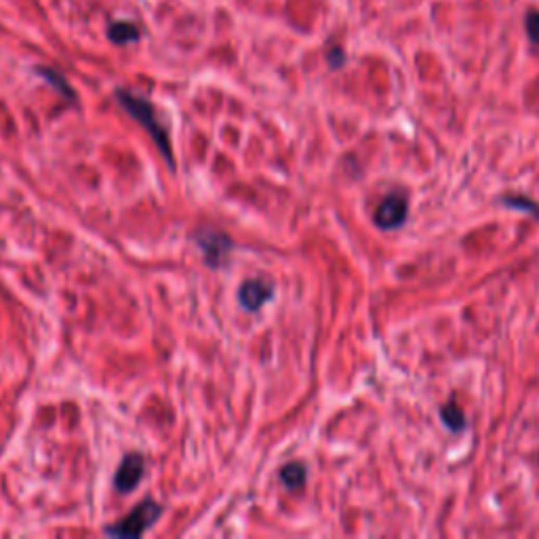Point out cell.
Returning a JSON list of instances; mask_svg holds the SVG:
<instances>
[{"instance_id":"cell-1","label":"cell","mask_w":539,"mask_h":539,"mask_svg":"<svg viewBox=\"0 0 539 539\" xmlns=\"http://www.w3.org/2000/svg\"><path fill=\"white\" fill-rule=\"evenodd\" d=\"M116 99L120 102V106H122L129 114L133 116L139 124H144V127H146V131L152 135V139L156 142V146L160 148V154L167 158V162H171V146H169V137H167L164 129H162V127L158 124V120H156L154 108H152L146 99L135 97L133 93H129V91H124V89H118V91H116Z\"/></svg>"},{"instance_id":"cell-2","label":"cell","mask_w":539,"mask_h":539,"mask_svg":"<svg viewBox=\"0 0 539 539\" xmlns=\"http://www.w3.org/2000/svg\"><path fill=\"white\" fill-rule=\"evenodd\" d=\"M160 512L162 510H160V505L156 501H142L127 518L116 523L114 527H108L106 533L112 535V538H139L154 525L156 518L160 516Z\"/></svg>"},{"instance_id":"cell-3","label":"cell","mask_w":539,"mask_h":539,"mask_svg":"<svg viewBox=\"0 0 539 539\" xmlns=\"http://www.w3.org/2000/svg\"><path fill=\"white\" fill-rule=\"evenodd\" d=\"M407 215H409L407 196L396 190V192L387 194L384 200H382V204L377 207V211H375V224L382 230H394V228H400L407 222Z\"/></svg>"},{"instance_id":"cell-4","label":"cell","mask_w":539,"mask_h":539,"mask_svg":"<svg viewBox=\"0 0 539 539\" xmlns=\"http://www.w3.org/2000/svg\"><path fill=\"white\" fill-rule=\"evenodd\" d=\"M196 240L204 253V262L213 268H222L226 262H228V255H230L232 242L230 238L226 234H219V232H198L196 234Z\"/></svg>"},{"instance_id":"cell-5","label":"cell","mask_w":539,"mask_h":539,"mask_svg":"<svg viewBox=\"0 0 539 539\" xmlns=\"http://www.w3.org/2000/svg\"><path fill=\"white\" fill-rule=\"evenodd\" d=\"M144 468H146V462H144V458H142L139 453L127 455V458L122 460V463H120L118 472H116V489H118V491H131V489H135L137 483H139L142 476H144Z\"/></svg>"},{"instance_id":"cell-6","label":"cell","mask_w":539,"mask_h":539,"mask_svg":"<svg viewBox=\"0 0 539 539\" xmlns=\"http://www.w3.org/2000/svg\"><path fill=\"white\" fill-rule=\"evenodd\" d=\"M238 297H240V304L244 306V310L255 312V310L262 308L272 297V289H270L266 282H262V280H247L240 287Z\"/></svg>"},{"instance_id":"cell-7","label":"cell","mask_w":539,"mask_h":539,"mask_svg":"<svg viewBox=\"0 0 539 539\" xmlns=\"http://www.w3.org/2000/svg\"><path fill=\"white\" fill-rule=\"evenodd\" d=\"M108 36L114 40L116 44H124V42H135L142 36V32L131 21H114L108 30Z\"/></svg>"},{"instance_id":"cell-8","label":"cell","mask_w":539,"mask_h":539,"mask_svg":"<svg viewBox=\"0 0 539 539\" xmlns=\"http://www.w3.org/2000/svg\"><path fill=\"white\" fill-rule=\"evenodd\" d=\"M280 480L289 487V489H300L306 483V468L300 462L287 463L280 470Z\"/></svg>"},{"instance_id":"cell-9","label":"cell","mask_w":539,"mask_h":539,"mask_svg":"<svg viewBox=\"0 0 539 539\" xmlns=\"http://www.w3.org/2000/svg\"><path fill=\"white\" fill-rule=\"evenodd\" d=\"M440 417H442L445 425H447L449 430H453V432H462L463 427H465V415H463L462 407L455 405L453 400L447 402V405L440 409Z\"/></svg>"},{"instance_id":"cell-10","label":"cell","mask_w":539,"mask_h":539,"mask_svg":"<svg viewBox=\"0 0 539 539\" xmlns=\"http://www.w3.org/2000/svg\"><path fill=\"white\" fill-rule=\"evenodd\" d=\"M39 74L40 76H44L64 97H68V99H74V91L68 86V82H66V78L61 76L59 72H55V70H49V68H39Z\"/></svg>"},{"instance_id":"cell-11","label":"cell","mask_w":539,"mask_h":539,"mask_svg":"<svg viewBox=\"0 0 539 539\" xmlns=\"http://www.w3.org/2000/svg\"><path fill=\"white\" fill-rule=\"evenodd\" d=\"M525 26H527V34L535 44H539V11H529L525 17Z\"/></svg>"},{"instance_id":"cell-12","label":"cell","mask_w":539,"mask_h":539,"mask_svg":"<svg viewBox=\"0 0 539 539\" xmlns=\"http://www.w3.org/2000/svg\"><path fill=\"white\" fill-rule=\"evenodd\" d=\"M503 202L505 204H514V207H520V209H529V211H533V213H538V207L529 200V198H512V196H508V198H503Z\"/></svg>"},{"instance_id":"cell-13","label":"cell","mask_w":539,"mask_h":539,"mask_svg":"<svg viewBox=\"0 0 539 539\" xmlns=\"http://www.w3.org/2000/svg\"><path fill=\"white\" fill-rule=\"evenodd\" d=\"M329 61H331V66H333V68H340V66L344 64V53H342L340 49H335V51L329 55Z\"/></svg>"}]
</instances>
